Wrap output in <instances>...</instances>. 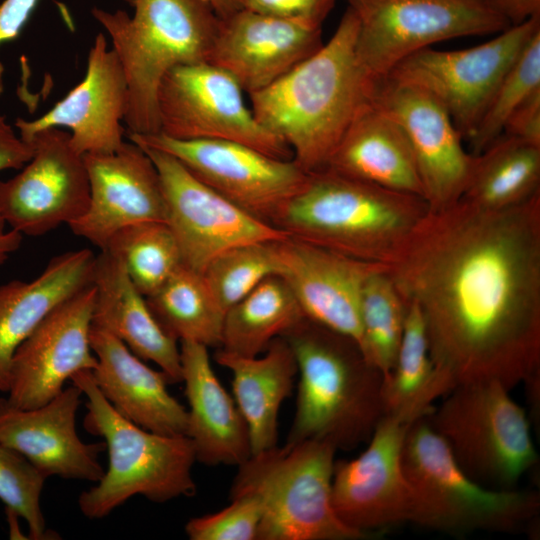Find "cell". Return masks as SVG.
Returning a JSON list of instances; mask_svg holds the SVG:
<instances>
[{"instance_id":"1","label":"cell","mask_w":540,"mask_h":540,"mask_svg":"<svg viewBox=\"0 0 540 540\" xmlns=\"http://www.w3.org/2000/svg\"><path fill=\"white\" fill-rule=\"evenodd\" d=\"M385 265L454 387L539 380L540 193L500 210L429 209Z\"/></svg>"},{"instance_id":"2","label":"cell","mask_w":540,"mask_h":540,"mask_svg":"<svg viewBox=\"0 0 540 540\" xmlns=\"http://www.w3.org/2000/svg\"><path fill=\"white\" fill-rule=\"evenodd\" d=\"M358 20L347 7L335 32L308 58L250 94L251 110L291 149L306 172L324 169L342 136L371 100L375 80L357 54Z\"/></svg>"},{"instance_id":"3","label":"cell","mask_w":540,"mask_h":540,"mask_svg":"<svg viewBox=\"0 0 540 540\" xmlns=\"http://www.w3.org/2000/svg\"><path fill=\"white\" fill-rule=\"evenodd\" d=\"M297 363V398L287 444L306 440L351 450L385 416L383 374L352 338L308 318L286 332Z\"/></svg>"},{"instance_id":"4","label":"cell","mask_w":540,"mask_h":540,"mask_svg":"<svg viewBox=\"0 0 540 540\" xmlns=\"http://www.w3.org/2000/svg\"><path fill=\"white\" fill-rule=\"evenodd\" d=\"M134 9L91 14L106 30L125 74L128 133L160 132L158 91L172 69L208 62L221 19L206 0H125Z\"/></svg>"},{"instance_id":"5","label":"cell","mask_w":540,"mask_h":540,"mask_svg":"<svg viewBox=\"0 0 540 540\" xmlns=\"http://www.w3.org/2000/svg\"><path fill=\"white\" fill-rule=\"evenodd\" d=\"M428 210L420 196L324 168L310 173L273 225L304 242L386 264Z\"/></svg>"},{"instance_id":"6","label":"cell","mask_w":540,"mask_h":540,"mask_svg":"<svg viewBox=\"0 0 540 540\" xmlns=\"http://www.w3.org/2000/svg\"><path fill=\"white\" fill-rule=\"evenodd\" d=\"M71 382L87 399L85 429L102 437L108 451V469L79 496L85 517L102 519L137 495L165 503L195 494L196 458L187 436L155 433L121 416L99 391L91 370L78 372Z\"/></svg>"},{"instance_id":"7","label":"cell","mask_w":540,"mask_h":540,"mask_svg":"<svg viewBox=\"0 0 540 540\" xmlns=\"http://www.w3.org/2000/svg\"><path fill=\"white\" fill-rule=\"evenodd\" d=\"M337 449L306 440L251 455L237 466L230 497L252 495L262 508L256 540H356L332 506Z\"/></svg>"},{"instance_id":"8","label":"cell","mask_w":540,"mask_h":540,"mask_svg":"<svg viewBox=\"0 0 540 540\" xmlns=\"http://www.w3.org/2000/svg\"><path fill=\"white\" fill-rule=\"evenodd\" d=\"M401 462L414 501L412 523L419 526L449 534L513 533L539 514L538 493L490 489L468 477L425 418L410 425Z\"/></svg>"},{"instance_id":"9","label":"cell","mask_w":540,"mask_h":540,"mask_svg":"<svg viewBox=\"0 0 540 540\" xmlns=\"http://www.w3.org/2000/svg\"><path fill=\"white\" fill-rule=\"evenodd\" d=\"M509 391L498 381L459 384L424 417L461 470L495 490L517 489L538 462L526 413Z\"/></svg>"},{"instance_id":"10","label":"cell","mask_w":540,"mask_h":540,"mask_svg":"<svg viewBox=\"0 0 540 540\" xmlns=\"http://www.w3.org/2000/svg\"><path fill=\"white\" fill-rule=\"evenodd\" d=\"M358 20L357 54L375 81L432 44L511 25L487 0H346Z\"/></svg>"},{"instance_id":"11","label":"cell","mask_w":540,"mask_h":540,"mask_svg":"<svg viewBox=\"0 0 540 540\" xmlns=\"http://www.w3.org/2000/svg\"><path fill=\"white\" fill-rule=\"evenodd\" d=\"M539 29L540 15L474 47L423 48L401 60L385 78L430 95L468 141L501 79Z\"/></svg>"},{"instance_id":"12","label":"cell","mask_w":540,"mask_h":540,"mask_svg":"<svg viewBox=\"0 0 540 540\" xmlns=\"http://www.w3.org/2000/svg\"><path fill=\"white\" fill-rule=\"evenodd\" d=\"M128 138L172 155L201 182L271 225L310 177L293 159L275 158L234 141L181 140L162 133H128Z\"/></svg>"},{"instance_id":"13","label":"cell","mask_w":540,"mask_h":540,"mask_svg":"<svg viewBox=\"0 0 540 540\" xmlns=\"http://www.w3.org/2000/svg\"><path fill=\"white\" fill-rule=\"evenodd\" d=\"M243 92L231 74L210 62L178 66L159 87V133L181 140L234 141L293 159L289 146L256 119Z\"/></svg>"},{"instance_id":"14","label":"cell","mask_w":540,"mask_h":540,"mask_svg":"<svg viewBox=\"0 0 540 540\" xmlns=\"http://www.w3.org/2000/svg\"><path fill=\"white\" fill-rule=\"evenodd\" d=\"M140 146L158 170L166 203V223L185 266L202 273L214 258L229 249L288 237L284 231L250 215L201 182L172 155Z\"/></svg>"},{"instance_id":"15","label":"cell","mask_w":540,"mask_h":540,"mask_svg":"<svg viewBox=\"0 0 540 540\" xmlns=\"http://www.w3.org/2000/svg\"><path fill=\"white\" fill-rule=\"evenodd\" d=\"M28 143L31 159L18 174L0 180V213L10 228L37 237L80 219L89 207L90 187L84 157L69 132L43 129Z\"/></svg>"},{"instance_id":"16","label":"cell","mask_w":540,"mask_h":540,"mask_svg":"<svg viewBox=\"0 0 540 540\" xmlns=\"http://www.w3.org/2000/svg\"><path fill=\"white\" fill-rule=\"evenodd\" d=\"M409 427L385 415L357 458L335 461L333 509L344 525L367 537L392 525L412 523L414 501L401 462Z\"/></svg>"},{"instance_id":"17","label":"cell","mask_w":540,"mask_h":540,"mask_svg":"<svg viewBox=\"0 0 540 540\" xmlns=\"http://www.w3.org/2000/svg\"><path fill=\"white\" fill-rule=\"evenodd\" d=\"M93 284L57 306L13 354L7 400L21 409L42 406L80 371L93 370L90 344Z\"/></svg>"},{"instance_id":"18","label":"cell","mask_w":540,"mask_h":540,"mask_svg":"<svg viewBox=\"0 0 540 540\" xmlns=\"http://www.w3.org/2000/svg\"><path fill=\"white\" fill-rule=\"evenodd\" d=\"M372 102L403 128L413 151L430 210L457 202L469 181L474 155L445 109L430 95L389 78L375 81Z\"/></svg>"},{"instance_id":"19","label":"cell","mask_w":540,"mask_h":540,"mask_svg":"<svg viewBox=\"0 0 540 540\" xmlns=\"http://www.w3.org/2000/svg\"><path fill=\"white\" fill-rule=\"evenodd\" d=\"M127 104L124 71L105 35L99 33L89 50L83 80L40 117L17 118L14 125L26 142L40 130L66 127L71 145L81 155L109 154L125 142L121 124Z\"/></svg>"},{"instance_id":"20","label":"cell","mask_w":540,"mask_h":540,"mask_svg":"<svg viewBox=\"0 0 540 540\" xmlns=\"http://www.w3.org/2000/svg\"><path fill=\"white\" fill-rule=\"evenodd\" d=\"M90 203L69 227L100 250L121 229L149 221L166 222V203L158 170L138 144L130 141L109 154L83 155Z\"/></svg>"},{"instance_id":"21","label":"cell","mask_w":540,"mask_h":540,"mask_svg":"<svg viewBox=\"0 0 540 540\" xmlns=\"http://www.w3.org/2000/svg\"><path fill=\"white\" fill-rule=\"evenodd\" d=\"M323 45L321 25L241 8L221 19L210 63L249 95L282 77Z\"/></svg>"},{"instance_id":"22","label":"cell","mask_w":540,"mask_h":540,"mask_svg":"<svg viewBox=\"0 0 540 540\" xmlns=\"http://www.w3.org/2000/svg\"><path fill=\"white\" fill-rule=\"evenodd\" d=\"M279 249L280 276L304 316L352 338L361 349L362 291L369 276L385 264L355 259L290 236L279 242Z\"/></svg>"},{"instance_id":"23","label":"cell","mask_w":540,"mask_h":540,"mask_svg":"<svg viewBox=\"0 0 540 540\" xmlns=\"http://www.w3.org/2000/svg\"><path fill=\"white\" fill-rule=\"evenodd\" d=\"M82 391L73 383L32 409L0 398V441L23 455L46 478L97 482L104 473L102 443H85L76 429Z\"/></svg>"},{"instance_id":"24","label":"cell","mask_w":540,"mask_h":540,"mask_svg":"<svg viewBox=\"0 0 540 540\" xmlns=\"http://www.w3.org/2000/svg\"><path fill=\"white\" fill-rule=\"evenodd\" d=\"M90 344L97 358L93 380L121 416L155 433L186 436L187 409L170 394V382L161 370L152 369L118 338L93 325Z\"/></svg>"},{"instance_id":"25","label":"cell","mask_w":540,"mask_h":540,"mask_svg":"<svg viewBox=\"0 0 540 540\" xmlns=\"http://www.w3.org/2000/svg\"><path fill=\"white\" fill-rule=\"evenodd\" d=\"M182 382L187 398L186 436L196 461L208 465L239 466L251 456L248 425L222 386L202 344L180 342Z\"/></svg>"},{"instance_id":"26","label":"cell","mask_w":540,"mask_h":540,"mask_svg":"<svg viewBox=\"0 0 540 540\" xmlns=\"http://www.w3.org/2000/svg\"><path fill=\"white\" fill-rule=\"evenodd\" d=\"M92 325L123 342L143 361L156 364L170 384L182 382L178 341L159 324L122 261L108 250L96 256Z\"/></svg>"},{"instance_id":"27","label":"cell","mask_w":540,"mask_h":540,"mask_svg":"<svg viewBox=\"0 0 540 540\" xmlns=\"http://www.w3.org/2000/svg\"><path fill=\"white\" fill-rule=\"evenodd\" d=\"M96 256L89 249L53 257L36 278L0 285V392L7 393L18 346L61 303L92 284Z\"/></svg>"},{"instance_id":"28","label":"cell","mask_w":540,"mask_h":540,"mask_svg":"<svg viewBox=\"0 0 540 540\" xmlns=\"http://www.w3.org/2000/svg\"><path fill=\"white\" fill-rule=\"evenodd\" d=\"M325 168L424 199L417 163L403 128L372 100L352 121Z\"/></svg>"},{"instance_id":"29","label":"cell","mask_w":540,"mask_h":540,"mask_svg":"<svg viewBox=\"0 0 540 540\" xmlns=\"http://www.w3.org/2000/svg\"><path fill=\"white\" fill-rule=\"evenodd\" d=\"M215 360L232 373L233 396L248 425L251 455L275 447L279 411L297 376L296 359L287 340L277 337L256 357L218 349Z\"/></svg>"},{"instance_id":"30","label":"cell","mask_w":540,"mask_h":540,"mask_svg":"<svg viewBox=\"0 0 540 540\" xmlns=\"http://www.w3.org/2000/svg\"><path fill=\"white\" fill-rule=\"evenodd\" d=\"M454 388L451 379L433 363L418 307L410 303L404 333L392 371L383 378L385 415L406 424L426 417L433 403Z\"/></svg>"},{"instance_id":"31","label":"cell","mask_w":540,"mask_h":540,"mask_svg":"<svg viewBox=\"0 0 540 540\" xmlns=\"http://www.w3.org/2000/svg\"><path fill=\"white\" fill-rule=\"evenodd\" d=\"M540 193V146L502 134L474 155L460 199L489 210L523 203Z\"/></svg>"},{"instance_id":"32","label":"cell","mask_w":540,"mask_h":540,"mask_svg":"<svg viewBox=\"0 0 540 540\" xmlns=\"http://www.w3.org/2000/svg\"><path fill=\"white\" fill-rule=\"evenodd\" d=\"M304 318L286 281L280 275L269 276L226 311L219 349L259 356Z\"/></svg>"},{"instance_id":"33","label":"cell","mask_w":540,"mask_h":540,"mask_svg":"<svg viewBox=\"0 0 540 540\" xmlns=\"http://www.w3.org/2000/svg\"><path fill=\"white\" fill-rule=\"evenodd\" d=\"M146 301L162 328L178 342L220 347L225 313L202 273L181 264Z\"/></svg>"},{"instance_id":"34","label":"cell","mask_w":540,"mask_h":540,"mask_svg":"<svg viewBox=\"0 0 540 540\" xmlns=\"http://www.w3.org/2000/svg\"><path fill=\"white\" fill-rule=\"evenodd\" d=\"M104 250L115 254L128 276L147 297L182 264L177 241L166 222L149 221L119 230Z\"/></svg>"},{"instance_id":"35","label":"cell","mask_w":540,"mask_h":540,"mask_svg":"<svg viewBox=\"0 0 540 540\" xmlns=\"http://www.w3.org/2000/svg\"><path fill=\"white\" fill-rule=\"evenodd\" d=\"M407 311L408 304L386 273V265L369 276L361 297V350L383 378L395 365Z\"/></svg>"},{"instance_id":"36","label":"cell","mask_w":540,"mask_h":540,"mask_svg":"<svg viewBox=\"0 0 540 540\" xmlns=\"http://www.w3.org/2000/svg\"><path fill=\"white\" fill-rule=\"evenodd\" d=\"M280 241H260L237 246L220 254L207 265L202 274L224 313L264 279L280 275Z\"/></svg>"},{"instance_id":"37","label":"cell","mask_w":540,"mask_h":540,"mask_svg":"<svg viewBox=\"0 0 540 540\" xmlns=\"http://www.w3.org/2000/svg\"><path fill=\"white\" fill-rule=\"evenodd\" d=\"M540 90V29L498 84L479 124L467 141L477 155L502 135L506 121L529 96Z\"/></svg>"},{"instance_id":"38","label":"cell","mask_w":540,"mask_h":540,"mask_svg":"<svg viewBox=\"0 0 540 540\" xmlns=\"http://www.w3.org/2000/svg\"><path fill=\"white\" fill-rule=\"evenodd\" d=\"M47 478L23 455L0 441V500L28 525V538L48 539L41 508V494Z\"/></svg>"},{"instance_id":"39","label":"cell","mask_w":540,"mask_h":540,"mask_svg":"<svg viewBox=\"0 0 540 540\" xmlns=\"http://www.w3.org/2000/svg\"><path fill=\"white\" fill-rule=\"evenodd\" d=\"M261 518L259 500L238 495L222 510L188 520L185 532L190 540H256Z\"/></svg>"},{"instance_id":"40","label":"cell","mask_w":540,"mask_h":540,"mask_svg":"<svg viewBox=\"0 0 540 540\" xmlns=\"http://www.w3.org/2000/svg\"><path fill=\"white\" fill-rule=\"evenodd\" d=\"M242 8L261 14L322 25L335 0H239Z\"/></svg>"},{"instance_id":"41","label":"cell","mask_w":540,"mask_h":540,"mask_svg":"<svg viewBox=\"0 0 540 540\" xmlns=\"http://www.w3.org/2000/svg\"><path fill=\"white\" fill-rule=\"evenodd\" d=\"M502 134L540 146V90L513 111Z\"/></svg>"},{"instance_id":"42","label":"cell","mask_w":540,"mask_h":540,"mask_svg":"<svg viewBox=\"0 0 540 540\" xmlns=\"http://www.w3.org/2000/svg\"><path fill=\"white\" fill-rule=\"evenodd\" d=\"M39 0H0V46L16 39ZM4 66L0 62V96L4 90Z\"/></svg>"},{"instance_id":"43","label":"cell","mask_w":540,"mask_h":540,"mask_svg":"<svg viewBox=\"0 0 540 540\" xmlns=\"http://www.w3.org/2000/svg\"><path fill=\"white\" fill-rule=\"evenodd\" d=\"M32 155V144L24 141L0 114V171L21 169Z\"/></svg>"},{"instance_id":"44","label":"cell","mask_w":540,"mask_h":540,"mask_svg":"<svg viewBox=\"0 0 540 540\" xmlns=\"http://www.w3.org/2000/svg\"><path fill=\"white\" fill-rule=\"evenodd\" d=\"M511 26L540 15V0H487Z\"/></svg>"},{"instance_id":"45","label":"cell","mask_w":540,"mask_h":540,"mask_svg":"<svg viewBox=\"0 0 540 540\" xmlns=\"http://www.w3.org/2000/svg\"><path fill=\"white\" fill-rule=\"evenodd\" d=\"M6 225L7 223L0 213V266L20 248L23 239L20 232L12 228L7 230Z\"/></svg>"},{"instance_id":"46","label":"cell","mask_w":540,"mask_h":540,"mask_svg":"<svg viewBox=\"0 0 540 540\" xmlns=\"http://www.w3.org/2000/svg\"><path fill=\"white\" fill-rule=\"evenodd\" d=\"M217 16L220 19H224L229 15L233 14L237 10L241 9L239 0H206Z\"/></svg>"}]
</instances>
